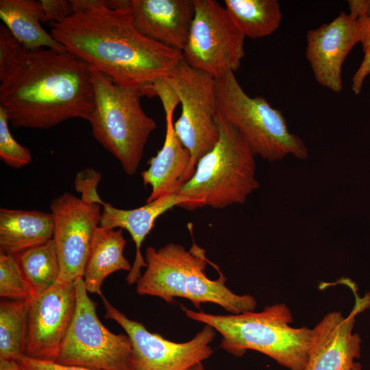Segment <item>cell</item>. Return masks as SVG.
Here are the masks:
<instances>
[{
	"label": "cell",
	"mask_w": 370,
	"mask_h": 370,
	"mask_svg": "<svg viewBox=\"0 0 370 370\" xmlns=\"http://www.w3.org/2000/svg\"><path fill=\"white\" fill-rule=\"evenodd\" d=\"M0 108L15 128L88 121L94 108L92 69L66 50L25 48L1 24Z\"/></svg>",
	"instance_id": "cell-1"
},
{
	"label": "cell",
	"mask_w": 370,
	"mask_h": 370,
	"mask_svg": "<svg viewBox=\"0 0 370 370\" xmlns=\"http://www.w3.org/2000/svg\"><path fill=\"white\" fill-rule=\"evenodd\" d=\"M129 1L119 8H110L102 0L71 1L73 13L50 23L49 33L92 69L148 96L152 85L169 77L183 56L135 27Z\"/></svg>",
	"instance_id": "cell-2"
},
{
	"label": "cell",
	"mask_w": 370,
	"mask_h": 370,
	"mask_svg": "<svg viewBox=\"0 0 370 370\" xmlns=\"http://www.w3.org/2000/svg\"><path fill=\"white\" fill-rule=\"evenodd\" d=\"M145 260L146 270L136 282L139 295L158 297L168 303L174 302L175 297H183L197 308L204 303H214L232 314L255 310V298L231 291L221 271L217 280L206 276L208 263L217 266L207 258L206 250L195 242L188 250L172 243L158 249L149 247Z\"/></svg>",
	"instance_id": "cell-3"
},
{
	"label": "cell",
	"mask_w": 370,
	"mask_h": 370,
	"mask_svg": "<svg viewBox=\"0 0 370 370\" xmlns=\"http://www.w3.org/2000/svg\"><path fill=\"white\" fill-rule=\"evenodd\" d=\"M186 315L211 326L222 336L219 347L241 357L247 350L259 352L288 370H304L312 330L290 325L293 318L284 303L266 306L262 311L219 315L191 310L182 305Z\"/></svg>",
	"instance_id": "cell-4"
},
{
	"label": "cell",
	"mask_w": 370,
	"mask_h": 370,
	"mask_svg": "<svg viewBox=\"0 0 370 370\" xmlns=\"http://www.w3.org/2000/svg\"><path fill=\"white\" fill-rule=\"evenodd\" d=\"M217 123V142L199 159L194 173L178 191L190 200L186 209L242 204L260 187L255 155L248 143L219 112Z\"/></svg>",
	"instance_id": "cell-5"
},
{
	"label": "cell",
	"mask_w": 370,
	"mask_h": 370,
	"mask_svg": "<svg viewBox=\"0 0 370 370\" xmlns=\"http://www.w3.org/2000/svg\"><path fill=\"white\" fill-rule=\"evenodd\" d=\"M92 81L94 108L88 122L92 135L119 161L123 171L133 175L157 124L144 112L138 89L118 84L93 69Z\"/></svg>",
	"instance_id": "cell-6"
},
{
	"label": "cell",
	"mask_w": 370,
	"mask_h": 370,
	"mask_svg": "<svg viewBox=\"0 0 370 370\" xmlns=\"http://www.w3.org/2000/svg\"><path fill=\"white\" fill-rule=\"evenodd\" d=\"M219 112L243 136L255 156L270 162L288 155L304 160V141L289 132L282 112L262 97H251L228 71L214 78Z\"/></svg>",
	"instance_id": "cell-7"
},
{
	"label": "cell",
	"mask_w": 370,
	"mask_h": 370,
	"mask_svg": "<svg viewBox=\"0 0 370 370\" xmlns=\"http://www.w3.org/2000/svg\"><path fill=\"white\" fill-rule=\"evenodd\" d=\"M164 79L181 104V114L174 123V129L191 154L184 183L194 173L199 159L212 149L219 138L216 82L214 77L193 68L184 59Z\"/></svg>",
	"instance_id": "cell-8"
},
{
	"label": "cell",
	"mask_w": 370,
	"mask_h": 370,
	"mask_svg": "<svg viewBox=\"0 0 370 370\" xmlns=\"http://www.w3.org/2000/svg\"><path fill=\"white\" fill-rule=\"evenodd\" d=\"M74 282L75 312L55 362L95 370H132L129 336L109 331L98 319L83 278Z\"/></svg>",
	"instance_id": "cell-9"
},
{
	"label": "cell",
	"mask_w": 370,
	"mask_h": 370,
	"mask_svg": "<svg viewBox=\"0 0 370 370\" xmlns=\"http://www.w3.org/2000/svg\"><path fill=\"white\" fill-rule=\"evenodd\" d=\"M195 14L184 60L216 78L236 71L245 56V37L237 29L224 5L214 0H193Z\"/></svg>",
	"instance_id": "cell-10"
},
{
	"label": "cell",
	"mask_w": 370,
	"mask_h": 370,
	"mask_svg": "<svg viewBox=\"0 0 370 370\" xmlns=\"http://www.w3.org/2000/svg\"><path fill=\"white\" fill-rule=\"evenodd\" d=\"M101 297L106 310L105 318L116 321L130 338L132 370H185L212 354L210 344L216 333L211 326L206 325L187 342H172L149 332L142 323L130 319L103 295Z\"/></svg>",
	"instance_id": "cell-11"
},
{
	"label": "cell",
	"mask_w": 370,
	"mask_h": 370,
	"mask_svg": "<svg viewBox=\"0 0 370 370\" xmlns=\"http://www.w3.org/2000/svg\"><path fill=\"white\" fill-rule=\"evenodd\" d=\"M54 223L53 239L60 267V279L75 282L83 278L84 267L96 229L101 205L87 204L65 192L49 206Z\"/></svg>",
	"instance_id": "cell-12"
},
{
	"label": "cell",
	"mask_w": 370,
	"mask_h": 370,
	"mask_svg": "<svg viewBox=\"0 0 370 370\" xmlns=\"http://www.w3.org/2000/svg\"><path fill=\"white\" fill-rule=\"evenodd\" d=\"M76 309L74 282L60 279L29 299L25 356L56 360Z\"/></svg>",
	"instance_id": "cell-13"
},
{
	"label": "cell",
	"mask_w": 370,
	"mask_h": 370,
	"mask_svg": "<svg viewBox=\"0 0 370 370\" xmlns=\"http://www.w3.org/2000/svg\"><path fill=\"white\" fill-rule=\"evenodd\" d=\"M360 40L359 19L343 12L307 32L306 56L319 84L334 92L342 90L343 62Z\"/></svg>",
	"instance_id": "cell-14"
},
{
	"label": "cell",
	"mask_w": 370,
	"mask_h": 370,
	"mask_svg": "<svg viewBox=\"0 0 370 370\" xmlns=\"http://www.w3.org/2000/svg\"><path fill=\"white\" fill-rule=\"evenodd\" d=\"M370 305V296L356 300L351 313H328L312 330V343L304 370H349L360 356L361 339L353 334L355 316Z\"/></svg>",
	"instance_id": "cell-15"
},
{
	"label": "cell",
	"mask_w": 370,
	"mask_h": 370,
	"mask_svg": "<svg viewBox=\"0 0 370 370\" xmlns=\"http://www.w3.org/2000/svg\"><path fill=\"white\" fill-rule=\"evenodd\" d=\"M166 117V134L162 147L148 161L149 168L141 172L145 186L151 187L147 203L177 193L184 184V177L191 162V154L175 133L173 113L179 99L168 85L156 91Z\"/></svg>",
	"instance_id": "cell-16"
},
{
	"label": "cell",
	"mask_w": 370,
	"mask_h": 370,
	"mask_svg": "<svg viewBox=\"0 0 370 370\" xmlns=\"http://www.w3.org/2000/svg\"><path fill=\"white\" fill-rule=\"evenodd\" d=\"M128 8L140 32L182 52L195 14L193 0H130Z\"/></svg>",
	"instance_id": "cell-17"
},
{
	"label": "cell",
	"mask_w": 370,
	"mask_h": 370,
	"mask_svg": "<svg viewBox=\"0 0 370 370\" xmlns=\"http://www.w3.org/2000/svg\"><path fill=\"white\" fill-rule=\"evenodd\" d=\"M190 200L180 193L160 197L137 208L125 210L105 203L101 210L99 226L110 229H125L131 235L136 247L134 264L126 277L130 285L136 283L141 276V269L147 263L141 253L143 241L153 227L156 219L175 206L186 208Z\"/></svg>",
	"instance_id": "cell-18"
},
{
	"label": "cell",
	"mask_w": 370,
	"mask_h": 370,
	"mask_svg": "<svg viewBox=\"0 0 370 370\" xmlns=\"http://www.w3.org/2000/svg\"><path fill=\"white\" fill-rule=\"evenodd\" d=\"M51 212L0 209V252L16 255L53 238Z\"/></svg>",
	"instance_id": "cell-19"
},
{
	"label": "cell",
	"mask_w": 370,
	"mask_h": 370,
	"mask_svg": "<svg viewBox=\"0 0 370 370\" xmlns=\"http://www.w3.org/2000/svg\"><path fill=\"white\" fill-rule=\"evenodd\" d=\"M125 243L122 229H96L83 275L88 293L101 297L102 284L109 275L121 270L130 271L132 266L123 254Z\"/></svg>",
	"instance_id": "cell-20"
},
{
	"label": "cell",
	"mask_w": 370,
	"mask_h": 370,
	"mask_svg": "<svg viewBox=\"0 0 370 370\" xmlns=\"http://www.w3.org/2000/svg\"><path fill=\"white\" fill-rule=\"evenodd\" d=\"M43 16L41 1H0V18L23 47L29 49L45 48L66 51L65 47L42 27Z\"/></svg>",
	"instance_id": "cell-21"
},
{
	"label": "cell",
	"mask_w": 370,
	"mask_h": 370,
	"mask_svg": "<svg viewBox=\"0 0 370 370\" xmlns=\"http://www.w3.org/2000/svg\"><path fill=\"white\" fill-rule=\"evenodd\" d=\"M224 7L245 37L260 38L280 27L282 14L277 0H225Z\"/></svg>",
	"instance_id": "cell-22"
},
{
	"label": "cell",
	"mask_w": 370,
	"mask_h": 370,
	"mask_svg": "<svg viewBox=\"0 0 370 370\" xmlns=\"http://www.w3.org/2000/svg\"><path fill=\"white\" fill-rule=\"evenodd\" d=\"M15 256L34 296L47 291L59 280L60 267L53 238Z\"/></svg>",
	"instance_id": "cell-23"
},
{
	"label": "cell",
	"mask_w": 370,
	"mask_h": 370,
	"mask_svg": "<svg viewBox=\"0 0 370 370\" xmlns=\"http://www.w3.org/2000/svg\"><path fill=\"white\" fill-rule=\"evenodd\" d=\"M29 299L0 303V360H16L25 355Z\"/></svg>",
	"instance_id": "cell-24"
},
{
	"label": "cell",
	"mask_w": 370,
	"mask_h": 370,
	"mask_svg": "<svg viewBox=\"0 0 370 370\" xmlns=\"http://www.w3.org/2000/svg\"><path fill=\"white\" fill-rule=\"evenodd\" d=\"M0 296L12 300L34 297L15 255L0 252Z\"/></svg>",
	"instance_id": "cell-25"
},
{
	"label": "cell",
	"mask_w": 370,
	"mask_h": 370,
	"mask_svg": "<svg viewBox=\"0 0 370 370\" xmlns=\"http://www.w3.org/2000/svg\"><path fill=\"white\" fill-rule=\"evenodd\" d=\"M9 123L5 111L0 108V158L8 166L21 169L31 163L32 153L13 138Z\"/></svg>",
	"instance_id": "cell-26"
},
{
	"label": "cell",
	"mask_w": 370,
	"mask_h": 370,
	"mask_svg": "<svg viewBox=\"0 0 370 370\" xmlns=\"http://www.w3.org/2000/svg\"><path fill=\"white\" fill-rule=\"evenodd\" d=\"M101 180V173L92 168L84 169L76 174L74 186L75 190L81 194L80 199L83 201L90 204H105L97 193V186Z\"/></svg>",
	"instance_id": "cell-27"
},
{
	"label": "cell",
	"mask_w": 370,
	"mask_h": 370,
	"mask_svg": "<svg viewBox=\"0 0 370 370\" xmlns=\"http://www.w3.org/2000/svg\"><path fill=\"white\" fill-rule=\"evenodd\" d=\"M361 26V40L364 58L352 80V89L355 95L361 92L364 81L370 74V16L358 17Z\"/></svg>",
	"instance_id": "cell-28"
},
{
	"label": "cell",
	"mask_w": 370,
	"mask_h": 370,
	"mask_svg": "<svg viewBox=\"0 0 370 370\" xmlns=\"http://www.w3.org/2000/svg\"><path fill=\"white\" fill-rule=\"evenodd\" d=\"M44 10L42 22H59L73 13L71 1L40 0Z\"/></svg>",
	"instance_id": "cell-29"
},
{
	"label": "cell",
	"mask_w": 370,
	"mask_h": 370,
	"mask_svg": "<svg viewBox=\"0 0 370 370\" xmlns=\"http://www.w3.org/2000/svg\"><path fill=\"white\" fill-rule=\"evenodd\" d=\"M22 370H95L89 368L65 365L53 361L32 358L25 355L16 360Z\"/></svg>",
	"instance_id": "cell-30"
},
{
	"label": "cell",
	"mask_w": 370,
	"mask_h": 370,
	"mask_svg": "<svg viewBox=\"0 0 370 370\" xmlns=\"http://www.w3.org/2000/svg\"><path fill=\"white\" fill-rule=\"evenodd\" d=\"M0 370H22L16 360H0Z\"/></svg>",
	"instance_id": "cell-31"
},
{
	"label": "cell",
	"mask_w": 370,
	"mask_h": 370,
	"mask_svg": "<svg viewBox=\"0 0 370 370\" xmlns=\"http://www.w3.org/2000/svg\"><path fill=\"white\" fill-rule=\"evenodd\" d=\"M185 370H206V369L204 367V365L201 362H198L190 366Z\"/></svg>",
	"instance_id": "cell-32"
},
{
	"label": "cell",
	"mask_w": 370,
	"mask_h": 370,
	"mask_svg": "<svg viewBox=\"0 0 370 370\" xmlns=\"http://www.w3.org/2000/svg\"><path fill=\"white\" fill-rule=\"evenodd\" d=\"M349 370H362L361 365L358 362H354L353 366Z\"/></svg>",
	"instance_id": "cell-33"
}]
</instances>
